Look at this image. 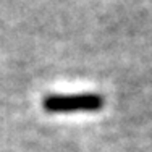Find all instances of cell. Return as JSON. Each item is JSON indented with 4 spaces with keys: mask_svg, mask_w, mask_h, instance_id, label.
Here are the masks:
<instances>
[{
    "mask_svg": "<svg viewBox=\"0 0 152 152\" xmlns=\"http://www.w3.org/2000/svg\"><path fill=\"white\" fill-rule=\"evenodd\" d=\"M105 104L97 92L79 94H47L42 99V108L47 113H79V112H99Z\"/></svg>",
    "mask_w": 152,
    "mask_h": 152,
    "instance_id": "obj_1",
    "label": "cell"
}]
</instances>
